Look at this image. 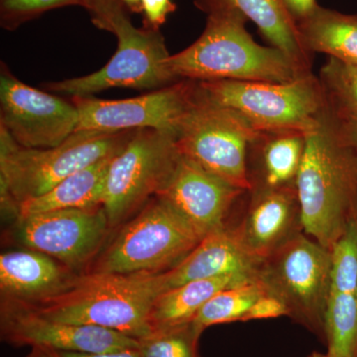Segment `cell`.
Instances as JSON below:
<instances>
[{
  "mask_svg": "<svg viewBox=\"0 0 357 357\" xmlns=\"http://www.w3.org/2000/svg\"><path fill=\"white\" fill-rule=\"evenodd\" d=\"M103 206L65 208L16 218L14 237L25 248L51 256L83 273L112 236Z\"/></svg>",
  "mask_w": 357,
  "mask_h": 357,
  "instance_id": "cell-11",
  "label": "cell"
},
{
  "mask_svg": "<svg viewBox=\"0 0 357 357\" xmlns=\"http://www.w3.org/2000/svg\"><path fill=\"white\" fill-rule=\"evenodd\" d=\"M259 133L236 112L211 102L197 83L176 131V145L181 155L204 170L249 191L248 149Z\"/></svg>",
  "mask_w": 357,
  "mask_h": 357,
  "instance_id": "cell-8",
  "label": "cell"
},
{
  "mask_svg": "<svg viewBox=\"0 0 357 357\" xmlns=\"http://www.w3.org/2000/svg\"><path fill=\"white\" fill-rule=\"evenodd\" d=\"M331 276L332 251L302 232L260 263L256 279L283 302L289 318L326 344Z\"/></svg>",
  "mask_w": 357,
  "mask_h": 357,
  "instance_id": "cell-7",
  "label": "cell"
},
{
  "mask_svg": "<svg viewBox=\"0 0 357 357\" xmlns=\"http://www.w3.org/2000/svg\"><path fill=\"white\" fill-rule=\"evenodd\" d=\"M167 290L164 273H79L50 296L22 303L52 321L100 326L141 340L151 335L148 316ZM15 301V300H14Z\"/></svg>",
  "mask_w": 357,
  "mask_h": 357,
  "instance_id": "cell-2",
  "label": "cell"
},
{
  "mask_svg": "<svg viewBox=\"0 0 357 357\" xmlns=\"http://www.w3.org/2000/svg\"><path fill=\"white\" fill-rule=\"evenodd\" d=\"M134 131H77L59 146L28 149L0 128L2 208L16 217L18 204L46 194L72 174L121 151Z\"/></svg>",
  "mask_w": 357,
  "mask_h": 357,
  "instance_id": "cell-4",
  "label": "cell"
},
{
  "mask_svg": "<svg viewBox=\"0 0 357 357\" xmlns=\"http://www.w3.org/2000/svg\"><path fill=\"white\" fill-rule=\"evenodd\" d=\"M196 89L197 82L182 79L126 100H100L91 96L72 98L79 112L76 132H119L151 128L176 134Z\"/></svg>",
  "mask_w": 357,
  "mask_h": 357,
  "instance_id": "cell-13",
  "label": "cell"
},
{
  "mask_svg": "<svg viewBox=\"0 0 357 357\" xmlns=\"http://www.w3.org/2000/svg\"><path fill=\"white\" fill-rule=\"evenodd\" d=\"M287 309L283 302L271 294L266 292L256 301L246 317V321L276 319L279 317H287Z\"/></svg>",
  "mask_w": 357,
  "mask_h": 357,
  "instance_id": "cell-31",
  "label": "cell"
},
{
  "mask_svg": "<svg viewBox=\"0 0 357 357\" xmlns=\"http://www.w3.org/2000/svg\"><path fill=\"white\" fill-rule=\"evenodd\" d=\"M297 192L305 234L332 250L356 220L357 152L330 109L307 133Z\"/></svg>",
  "mask_w": 357,
  "mask_h": 357,
  "instance_id": "cell-1",
  "label": "cell"
},
{
  "mask_svg": "<svg viewBox=\"0 0 357 357\" xmlns=\"http://www.w3.org/2000/svg\"><path fill=\"white\" fill-rule=\"evenodd\" d=\"M259 264L243 252L225 227L204 237L182 262L165 272L166 287L231 274L248 275L256 279Z\"/></svg>",
  "mask_w": 357,
  "mask_h": 357,
  "instance_id": "cell-20",
  "label": "cell"
},
{
  "mask_svg": "<svg viewBox=\"0 0 357 357\" xmlns=\"http://www.w3.org/2000/svg\"><path fill=\"white\" fill-rule=\"evenodd\" d=\"M306 136L300 131L260 132L248 149L250 190L297 188Z\"/></svg>",
  "mask_w": 357,
  "mask_h": 357,
  "instance_id": "cell-19",
  "label": "cell"
},
{
  "mask_svg": "<svg viewBox=\"0 0 357 357\" xmlns=\"http://www.w3.org/2000/svg\"><path fill=\"white\" fill-rule=\"evenodd\" d=\"M79 112L73 102L32 88L14 77L2 63L0 73V128L20 146H59L76 132Z\"/></svg>",
  "mask_w": 357,
  "mask_h": 357,
  "instance_id": "cell-12",
  "label": "cell"
},
{
  "mask_svg": "<svg viewBox=\"0 0 357 357\" xmlns=\"http://www.w3.org/2000/svg\"><path fill=\"white\" fill-rule=\"evenodd\" d=\"M109 32L116 36L117 50L105 67L88 76L47 84L46 89L76 98L114 88L158 89L178 82L169 70L171 55L159 30L136 28L126 11L112 21Z\"/></svg>",
  "mask_w": 357,
  "mask_h": 357,
  "instance_id": "cell-10",
  "label": "cell"
},
{
  "mask_svg": "<svg viewBox=\"0 0 357 357\" xmlns=\"http://www.w3.org/2000/svg\"><path fill=\"white\" fill-rule=\"evenodd\" d=\"M122 4L126 7V10L132 11L135 13H141L142 0H121Z\"/></svg>",
  "mask_w": 357,
  "mask_h": 357,
  "instance_id": "cell-36",
  "label": "cell"
},
{
  "mask_svg": "<svg viewBox=\"0 0 357 357\" xmlns=\"http://www.w3.org/2000/svg\"><path fill=\"white\" fill-rule=\"evenodd\" d=\"M243 215L227 229L239 248L261 263L304 232L297 188L249 190Z\"/></svg>",
  "mask_w": 357,
  "mask_h": 357,
  "instance_id": "cell-16",
  "label": "cell"
},
{
  "mask_svg": "<svg viewBox=\"0 0 357 357\" xmlns=\"http://www.w3.org/2000/svg\"><path fill=\"white\" fill-rule=\"evenodd\" d=\"M252 280L255 278L248 275L231 274L167 289L157 296L150 309L148 325L151 333L192 323L213 295L223 289Z\"/></svg>",
  "mask_w": 357,
  "mask_h": 357,
  "instance_id": "cell-22",
  "label": "cell"
},
{
  "mask_svg": "<svg viewBox=\"0 0 357 357\" xmlns=\"http://www.w3.org/2000/svg\"><path fill=\"white\" fill-rule=\"evenodd\" d=\"M26 357H56L51 349L41 347H33L32 351Z\"/></svg>",
  "mask_w": 357,
  "mask_h": 357,
  "instance_id": "cell-35",
  "label": "cell"
},
{
  "mask_svg": "<svg viewBox=\"0 0 357 357\" xmlns=\"http://www.w3.org/2000/svg\"><path fill=\"white\" fill-rule=\"evenodd\" d=\"M66 6H81L79 0H0V25L13 31L47 11Z\"/></svg>",
  "mask_w": 357,
  "mask_h": 357,
  "instance_id": "cell-28",
  "label": "cell"
},
{
  "mask_svg": "<svg viewBox=\"0 0 357 357\" xmlns=\"http://www.w3.org/2000/svg\"><path fill=\"white\" fill-rule=\"evenodd\" d=\"M335 119L342 137L357 152V117L338 119L335 116Z\"/></svg>",
  "mask_w": 357,
  "mask_h": 357,
  "instance_id": "cell-34",
  "label": "cell"
},
{
  "mask_svg": "<svg viewBox=\"0 0 357 357\" xmlns=\"http://www.w3.org/2000/svg\"><path fill=\"white\" fill-rule=\"evenodd\" d=\"M241 14L208 15L201 36L171 55L168 68L176 81H256L285 83L311 73L285 52L256 43Z\"/></svg>",
  "mask_w": 357,
  "mask_h": 357,
  "instance_id": "cell-3",
  "label": "cell"
},
{
  "mask_svg": "<svg viewBox=\"0 0 357 357\" xmlns=\"http://www.w3.org/2000/svg\"><path fill=\"white\" fill-rule=\"evenodd\" d=\"M321 354H319V352H312V354H310L309 356L307 357H319L321 356Z\"/></svg>",
  "mask_w": 357,
  "mask_h": 357,
  "instance_id": "cell-37",
  "label": "cell"
},
{
  "mask_svg": "<svg viewBox=\"0 0 357 357\" xmlns=\"http://www.w3.org/2000/svg\"><path fill=\"white\" fill-rule=\"evenodd\" d=\"M115 154L72 174L46 194L22 202L16 208L15 218L65 208L103 206L107 173Z\"/></svg>",
  "mask_w": 357,
  "mask_h": 357,
  "instance_id": "cell-23",
  "label": "cell"
},
{
  "mask_svg": "<svg viewBox=\"0 0 357 357\" xmlns=\"http://www.w3.org/2000/svg\"><path fill=\"white\" fill-rule=\"evenodd\" d=\"M176 10L172 0H142L141 13H143L144 28L159 30L166 22L169 14Z\"/></svg>",
  "mask_w": 357,
  "mask_h": 357,
  "instance_id": "cell-30",
  "label": "cell"
},
{
  "mask_svg": "<svg viewBox=\"0 0 357 357\" xmlns=\"http://www.w3.org/2000/svg\"><path fill=\"white\" fill-rule=\"evenodd\" d=\"M1 335L16 345L100 354L138 349L139 340L100 326L72 325L40 316L18 301L1 299Z\"/></svg>",
  "mask_w": 357,
  "mask_h": 357,
  "instance_id": "cell-14",
  "label": "cell"
},
{
  "mask_svg": "<svg viewBox=\"0 0 357 357\" xmlns=\"http://www.w3.org/2000/svg\"><path fill=\"white\" fill-rule=\"evenodd\" d=\"M79 3L89 11L96 27L109 32L112 21L126 11L121 0H79Z\"/></svg>",
  "mask_w": 357,
  "mask_h": 357,
  "instance_id": "cell-29",
  "label": "cell"
},
{
  "mask_svg": "<svg viewBox=\"0 0 357 357\" xmlns=\"http://www.w3.org/2000/svg\"><path fill=\"white\" fill-rule=\"evenodd\" d=\"M331 251L326 354L332 357H357V220L351 222Z\"/></svg>",
  "mask_w": 357,
  "mask_h": 357,
  "instance_id": "cell-17",
  "label": "cell"
},
{
  "mask_svg": "<svg viewBox=\"0 0 357 357\" xmlns=\"http://www.w3.org/2000/svg\"><path fill=\"white\" fill-rule=\"evenodd\" d=\"M201 241L173 206L154 197L112 232L83 273H164L182 262Z\"/></svg>",
  "mask_w": 357,
  "mask_h": 357,
  "instance_id": "cell-5",
  "label": "cell"
},
{
  "mask_svg": "<svg viewBox=\"0 0 357 357\" xmlns=\"http://www.w3.org/2000/svg\"><path fill=\"white\" fill-rule=\"evenodd\" d=\"M201 331L194 321L188 325L151 333L139 340L142 357H201L198 351Z\"/></svg>",
  "mask_w": 357,
  "mask_h": 357,
  "instance_id": "cell-27",
  "label": "cell"
},
{
  "mask_svg": "<svg viewBox=\"0 0 357 357\" xmlns=\"http://www.w3.org/2000/svg\"><path fill=\"white\" fill-rule=\"evenodd\" d=\"M77 272L51 256L32 249L0 255L1 299L31 302L61 290Z\"/></svg>",
  "mask_w": 357,
  "mask_h": 357,
  "instance_id": "cell-18",
  "label": "cell"
},
{
  "mask_svg": "<svg viewBox=\"0 0 357 357\" xmlns=\"http://www.w3.org/2000/svg\"><path fill=\"white\" fill-rule=\"evenodd\" d=\"M197 83L211 102L236 112L259 132L307 133L328 109L319 77L312 72L285 83L227 79Z\"/></svg>",
  "mask_w": 357,
  "mask_h": 357,
  "instance_id": "cell-6",
  "label": "cell"
},
{
  "mask_svg": "<svg viewBox=\"0 0 357 357\" xmlns=\"http://www.w3.org/2000/svg\"><path fill=\"white\" fill-rule=\"evenodd\" d=\"M52 351V349H51ZM56 357H142L138 349H123V351L100 352V354H84V352L56 351Z\"/></svg>",
  "mask_w": 357,
  "mask_h": 357,
  "instance_id": "cell-33",
  "label": "cell"
},
{
  "mask_svg": "<svg viewBox=\"0 0 357 357\" xmlns=\"http://www.w3.org/2000/svg\"><path fill=\"white\" fill-rule=\"evenodd\" d=\"M319 79L328 109L335 116L357 117V65L328 57Z\"/></svg>",
  "mask_w": 357,
  "mask_h": 357,
  "instance_id": "cell-26",
  "label": "cell"
},
{
  "mask_svg": "<svg viewBox=\"0 0 357 357\" xmlns=\"http://www.w3.org/2000/svg\"><path fill=\"white\" fill-rule=\"evenodd\" d=\"M356 220H357V213H356Z\"/></svg>",
  "mask_w": 357,
  "mask_h": 357,
  "instance_id": "cell-39",
  "label": "cell"
},
{
  "mask_svg": "<svg viewBox=\"0 0 357 357\" xmlns=\"http://www.w3.org/2000/svg\"><path fill=\"white\" fill-rule=\"evenodd\" d=\"M266 293L257 279L223 289L213 295L195 319L194 324L201 332L218 324L245 321L256 301Z\"/></svg>",
  "mask_w": 357,
  "mask_h": 357,
  "instance_id": "cell-25",
  "label": "cell"
},
{
  "mask_svg": "<svg viewBox=\"0 0 357 357\" xmlns=\"http://www.w3.org/2000/svg\"><path fill=\"white\" fill-rule=\"evenodd\" d=\"M246 192L181 155L172 176L156 197L173 206L203 239L227 227Z\"/></svg>",
  "mask_w": 357,
  "mask_h": 357,
  "instance_id": "cell-15",
  "label": "cell"
},
{
  "mask_svg": "<svg viewBox=\"0 0 357 357\" xmlns=\"http://www.w3.org/2000/svg\"><path fill=\"white\" fill-rule=\"evenodd\" d=\"M319 357H332V356H328V354H321V356H319Z\"/></svg>",
  "mask_w": 357,
  "mask_h": 357,
  "instance_id": "cell-38",
  "label": "cell"
},
{
  "mask_svg": "<svg viewBox=\"0 0 357 357\" xmlns=\"http://www.w3.org/2000/svg\"><path fill=\"white\" fill-rule=\"evenodd\" d=\"M283 2L296 22L307 17L319 6L316 0H283Z\"/></svg>",
  "mask_w": 357,
  "mask_h": 357,
  "instance_id": "cell-32",
  "label": "cell"
},
{
  "mask_svg": "<svg viewBox=\"0 0 357 357\" xmlns=\"http://www.w3.org/2000/svg\"><path fill=\"white\" fill-rule=\"evenodd\" d=\"M298 32L305 50L323 53L357 65V14H344L318 6L298 20Z\"/></svg>",
  "mask_w": 357,
  "mask_h": 357,
  "instance_id": "cell-24",
  "label": "cell"
},
{
  "mask_svg": "<svg viewBox=\"0 0 357 357\" xmlns=\"http://www.w3.org/2000/svg\"><path fill=\"white\" fill-rule=\"evenodd\" d=\"M194 3L208 15L227 11L241 14L255 23L272 47L311 68V55L301 43L297 23L283 0H194Z\"/></svg>",
  "mask_w": 357,
  "mask_h": 357,
  "instance_id": "cell-21",
  "label": "cell"
},
{
  "mask_svg": "<svg viewBox=\"0 0 357 357\" xmlns=\"http://www.w3.org/2000/svg\"><path fill=\"white\" fill-rule=\"evenodd\" d=\"M180 157L175 134L151 128L134 131L107 173L103 208L114 231L163 190Z\"/></svg>",
  "mask_w": 357,
  "mask_h": 357,
  "instance_id": "cell-9",
  "label": "cell"
}]
</instances>
